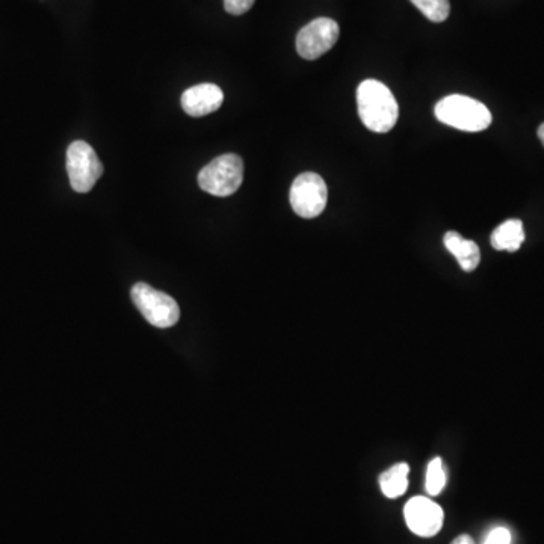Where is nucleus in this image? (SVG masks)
<instances>
[{
  "label": "nucleus",
  "mask_w": 544,
  "mask_h": 544,
  "mask_svg": "<svg viewBox=\"0 0 544 544\" xmlns=\"http://www.w3.org/2000/svg\"><path fill=\"white\" fill-rule=\"evenodd\" d=\"M357 108L360 120L375 133H386L395 127L399 106L389 87L368 79L357 88Z\"/></svg>",
  "instance_id": "f257e3e1"
},
{
  "label": "nucleus",
  "mask_w": 544,
  "mask_h": 544,
  "mask_svg": "<svg viewBox=\"0 0 544 544\" xmlns=\"http://www.w3.org/2000/svg\"><path fill=\"white\" fill-rule=\"evenodd\" d=\"M256 0H224V8L232 16H242L253 8Z\"/></svg>",
  "instance_id": "2eb2a0df"
},
{
  "label": "nucleus",
  "mask_w": 544,
  "mask_h": 544,
  "mask_svg": "<svg viewBox=\"0 0 544 544\" xmlns=\"http://www.w3.org/2000/svg\"><path fill=\"white\" fill-rule=\"evenodd\" d=\"M67 173L70 185L79 194H87L103 174V165L93 147L75 141L67 150Z\"/></svg>",
  "instance_id": "39448f33"
},
{
  "label": "nucleus",
  "mask_w": 544,
  "mask_h": 544,
  "mask_svg": "<svg viewBox=\"0 0 544 544\" xmlns=\"http://www.w3.org/2000/svg\"><path fill=\"white\" fill-rule=\"evenodd\" d=\"M339 25L333 19L319 17L304 26L297 35V52L307 61L321 58L328 50L333 49L339 40Z\"/></svg>",
  "instance_id": "0eeeda50"
},
{
  "label": "nucleus",
  "mask_w": 544,
  "mask_h": 544,
  "mask_svg": "<svg viewBox=\"0 0 544 544\" xmlns=\"http://www.w3.org/2000/svg\"><path fill=\"white\" fill-rule=\"evenodd\" d=\"M437 120L463 132H483L492 124V112L472 97L452 94L434 108Z\"/></svg>",
  "instance_id": "f03ea898"
},
{
  "label": "nucleus",
  "mask_w": 544,
  "mask_h": 544,
  "mask_svg": "<svg viewBox=\"0 0 544 544\" xmlns=\"http://www.w3.org/2000/svg\"><path fill=\"white\" fill-rule=\"evenodd\" d=\"M446 486V469L442 458L436 457L428 464L427 478H425V490L428 495L437 496Z\"/></svg>",
  "instance_id": "4468645a"
},
{
  "label": "nucleus",
  "mask_w": 544,
  "mask_h": 544,
  "mask_svg": "<svg viewBox=\"0 0 544 544\" xmlns=\"http://www.w3.org/2000/svg\"><path fill=\"white\" fill-rule=\"evenodd\" d=\"M224 94L218 85L200 84L188 88L182 96V108L191 117H204L218 111L223 105Z\"/></svg>",
  "instance_id": "1a4fd4ad"
},
{
  "label": "nucleus",
  "mask_w": 544,
  "mask_h": 544,
  "mask_svg": "<svg viewBox=\"0 0 544 544\" xmlns=\"http://www.w3.org/2000/svg\"><path fill=\"white\" fill-rule=\"evenodd\" d=\"M452 544H475V541H473L472 537H469V535L464 534L455 538V540L452 541Z\"/></svg>",
  "instance_id": "f3484780"
},
{
  "label": "nucleus",
  "mask_w": 544,
  "mask_h": 544,
  "mask_svg": "<svg viewBox=\"0 0 544 544\" xmlns=\"http://www.w3.org/2000/svg\"><path fill=\"white\" fill-rule=\"evenodd\" d=\"M130 295L135 306L153 327L170 328L179 321V306L170 295L156 291L147 283H136Z\"/></svg>",
  "instance_id": "20e7f679"
},
{
  "label": "nucleus",
  "mask_w": 544,
  "mask_h": 544,
  "mask_svg": "<svg viewBox=\"0 0 544 544\" xmlns=\"http://www.w3.org/2000/svg\"><path fill=\"white\" fill-rule=\"evenodd\" d=\"M408 469L407 463H398L387 469L380 476L381 492L386 498L396 499L407 492L408 487Z\"/></svg>",
  "instance_id": "f8f14e48"
},
{
  "label": "nucleus",
  "mask_w": 544,
  "mask_h": 544,
  "mask_svg": "<svg viewBox=\"0 0 544 544\" xmlns=\"http://www.w3.org/2000/svg\"><path fill=\"white\" fill-rule=\"evenodd\" d=\"M445 247L449 253L457 259L458 265L466 272L475 271L480 265L481 251L480 247L470 239H464L460 233L448 232L443 238Z\"/></svg>",
  "instance_id": "9d476101"
},
{
  "label": "nucleus",
  "mask_w": 544,
  "mask_h": 544,
  "mask_svg": "<svg viewBox=\"0 0 544 544\" xmlns=\"http://www.w3.org/2000/svg\"><path fill=\"white\" fill-rule=\"evenodd\" d=\"M538 138H540L541 144L544 146V123L538 127Z\"/></svg>",
  "instance_id": "a211bd4d"
},
{
  "label": "nucleus",
  "mask_w": 544,
  "mask_h": 544,
  "mask_svg": "<svg viewBox=\"0 0 544 544\" xmlns=\"http://www.w3.org/2000/svg\"><path fill=\"white\" fill-rule=\"evenodd\" d=\"M430 22L442 23L451 14L449 0H410Z\"/></svg>",
  "instance_id": "ddd939ff"
},
{
  "label": "nucleus",
  "mask_w": 544,
  "mask_h": 544,
  "mask_svg": "<svg viewBox=\"0 0 544 544\" xmlns=\"http://www.w3.org/2000/svg\"><path fill=\"white\" fill-rule=\"evenodd\" d=\"M289 200L298 217L307 218V220L319 217L327 206V185L319 174H300L292 183Z\"/></svg>",
  "instance_id": "423d86ee"
},
{
  "label": "nucleus",
  "mask_w": 544,
  "mask_h": 544,
  "mask_svg": "<svg viewBox=\"0 0 544 544\" xmlns=\"http://www.w3.org/2000/svg\"><path fill=\"white\" fill-rule=\"evenodd\" d=\"M523 241H525V230L520 220L505 221L492 233V245L495 250L514 253L522 247Z\"/></svg>",
  "instance_id": "9b49d317"
},
{
  "label": "nucleus",
  "mask_w": 544,
  "mask_h": 544,
  "mask_svg": "<svg viewBox=\"0 0 544 544\" xmlns=\"http://www.w3.org/2000/svg\"><path fill=\"white\" fill-rule=\"evenodd\" d=\"M405 522L410 531L419 537H434L443 526V510L431 499L418 496L405 505Z\"/></svg>",
  "instance_id": "6e6552de"
},
{
  "label": "nucleus",
  "mask_w": 544,
  "mask_h": 544,
  "mask_svg": "<svg viewBox=\"0 0 544 544\" xmlns=\"http://www.w3.org/2000/svg\"><path fill=\"white\" fill-rule=\"evenodd\" d=\"M244 182V161L241 156L227 153L218 156L198 173V185L215 197H229Z\"/></svg>",
  "instance_id": "7ed1b4c3"
},
{
  "label": "nucleus",
  "mask_w": 544,
  "mask_h": 544,
  "mask_svg": "<svg viewBox=\"0 0 544 544\" xmlns=\"http://www.w3.org/2000/svg\"><path fill=\"white\" fill-rule=\"evenodd\" d=\"M484 544H511V534L507 528H495L487 535Z\"/></svg>",
  "instance_id": "dca6fc26"
}]
</instances>
